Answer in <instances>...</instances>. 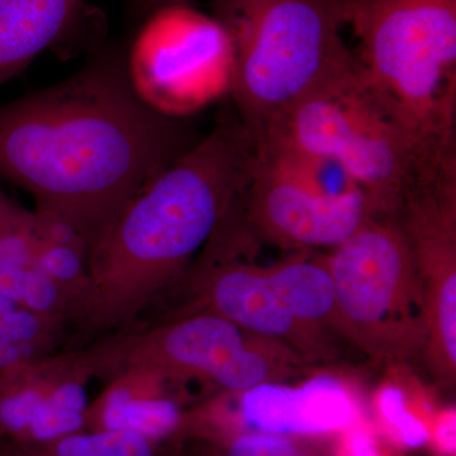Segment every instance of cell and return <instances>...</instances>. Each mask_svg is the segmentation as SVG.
Here are the masks:
<instances>
[{
	"instance_id": "1",
	"label": "cell",
	"mask_w": 456,
	"mask_h": 456,
	"mask_svg": "<svg viewBox=\"0 0 456 456\" xmlns=\"http://www.w3.org/2000/svg\"><path fill=\"white\" fill-rule=\"evenodd\" d=\"M118 47L70 77L0 106V179L35 211L71 224L90 246L156 175L202 134L141 101Z\"/></svg>"
},
{
	"instance_id": "2",
	"label": "cell",
	"mask_w": 456,
	"mask_h": 456,
	"mask_svg": "<svg viewBox=\"0 0 456 456\" xmlns=\"http://www.w3.org/2000/svg\"><path fill=\"white\" fill-rule=\"evenodd\" d=\"M257 145L232 103L208 134L156 175L90 246L79 341L130 329L185 274L253 178Z\"/></svg>"
},
{
	"instance_id": "3",
	"label": "cell",
	"mask_w": 456,
	"mask_h": 456,
	"mask_svg": "<svg viewBox=\"0 0 456 456\" xmlns=\"http://www.w3.org/2000/svg\"><path fill=\"white\" fill-rule=\"evenodd\" d=\"M359 69L421 165L456 155V0H346Z\"/></svg>"
},
{
	"instance_id": "4",
	"label": "cell",
	"mask_w": 456,
	"mask_h": 456,
	"mask_svg": "<svg viewBox=\"0 0 456 456\" xmlns=\"http://www.w3.org/2000/svg\"><path fill=\"white\" fill-rule=\"evenodd\" d=\"M232 50L231 103L255 141L354 55L346 0H212Z\"/></svg>"
},
{
	"instance_id": "5",
	"label": "cell",
	"mask_w": 456,
	"mask_h": 456,
	"mask_svg": "<svg viewBox=\"0 0 456 456\" xmlns=\"http://www.w3.org/2000/svg\"><path fill=\"white\" fill-rule=\"evenodd\" d=\"M255 142L336 167L368 197L377 216L395 215L421 167L365 82L355 51Z\"/></svg>"
},
{
	"instance_id": "6",
	"label": "cell",
	"mask_w": 456,
	"mask_h": 456,
	"mask_svg": "<svg viewBox=\"0 0 456 456\" xmlns=\"http://www.w3.org/2000/svg\"><path fill=\"white\" fill-rule=\"evenodd\" d=\"M83 347L102 380L123 368L146 365L187 386L206 384L222 392L283 383L310 364L283 342L250 334L208 314L141 323Z\"/></svg>"
},
{
	"instance_id": "7",
	"label": "cell",
	"mask_w": 456,
	"mask_h": 456,
	"mask_svg": "<svg viewBox=\"0 0 456 456\" xmlns=\"http://www.w3.org/2000/svg\"><path fill=\"white\" fill-rule=\"evenodd\" d=\"M341 335L371 358L399 365L428 345L421 281L395 216L368 218L323 255Z\"/></svg>"
},
{
	"instance_id": "8",
	"label": "cell",
	"mask_w": 456,
	"mask_h": 456,
	"mask_svg": "<svg viewBox=\"0 0 456 456\" xmlns=\"http://www.w3.org/2000/svg\"><path fill=\"white\" fill-rule=\"evenodd\" d=\"M126 61L132 88L164 116L189 118L230 93V38L215 17L187 2L150 13Z\"/></svg>"
},
{
	"instance_id": "9",
	"label": "cell",
	"mask_w": 456,
	"mask_h": 456,
	"mask_svg": "<svg viewBox=\"0 0 456 456\" xmlns=\"http://www.w3.org/2000/svg\"><path fill=\"white\" fill-rule=\"evenodd\" d=\"M406 236L424 296L432 373L456 378V158L419 170L395 215Z\"/></svg>"
},
{
	"instance_id": "10",
	"label": "cell",
	"mask_w": 456,
	"mask_h": 456,
	"mask_svg": "<svg viewBox=\"0 0 456 456\" xmlns=\"http://www.w3.org/2000/svg\"><path fill=\"white\" fill-rule=\"evenodd\" d=\"M244 251L204 248L196 263L163 294H178V305L151 322L188 314H215L250 334L283 342L310 364L334 359L329 334L294 317L275 289L268 266L242 261L240 255Z\"/></svg>"
},
{
	"instance_id": "11",
	"label": "cell",
	"mask_w": 456,
	"mask_h": 456,
	"mask_svg": "<svg viewBox=\"0 0 456 456\" xmlns=\"http://www.w3.org/2000/svg\"><path fill=\"white\" fill-rule=\"evenodd\" d=\"M232 211L254 240L296 253L334 248L377 216L368 197L354 185L317 188L259 159Z\"/></svg>"
},
{
	"instance_id": "12",
	"label": "cell",
	"mask_w": 456,
	"mask_h": 456,
	"mask_svg": "<svg viewBox=\"0 0 456 456\" xmlns=\"http://www.w3.org/2000/svg\"><path fill=\"white\" fill-rule=\"evenodd\" d=\"M217 401L241 425V431L285 435H325L349 428L362 411L340 378L318 374L301 386L265 383L244 392H227Z\"/></svg>"
},
{
	"instance_id": "13",
	"label": "cell",
	"mask_w": 456,
	"mask_h": 456,
	"mask_svg": "<svg viewBox=\"0 0 456 456\" xmlns=\"http://www.w3.org/2000/svg\"><path fill=\"white\" fill-rule=\"evenodd\" d=\"M95 379L86 347L26 360L0 370V434L17 439L50 408L86 413V388Z\"/></svg>"
},
{
	"instance_id": "14",
	"label": "cell",
	"mask_w": 456,
	"mask_h": 456,
	"mask_svg": "<svg viewBox=\"0 0 456 456\" xmlns=\"http://www.w3.org/2000/svg\"><path fill=\"white\" fill-rule=\"evenodd\" d=\"M187 388L159 369L146 365L123 368L106 387L86 416L97 417L99 430L134 432L146 440L163 439L178 430L182 412L175 393ZM97 430V431H99Z\"/></svg>"
},
{
	"instance_id": "15",
	"label": "cell",
	"mask_w": 456,
	"mask_h": 456,
	"mask_svg": "<svg viewBox=\"0 0 456 456\" xmlns=\"http://www.w3.org/2000/svg\"><path fill=\"white\" fill-rule=\"evenodd\" d=\"M89 0H0V86L70 31Z\"/></svg>"
},
{
	"instance_id": "16",
	"label": "cell",
	"mask_w": 456,
	"mask_h": 456,
	"mask_svg": "<svg viewBox=\"0 0 456 456\" xmlns=\"http://www.w3.org/2000/svg\"><path fill=\"white\" fill-rule=\"evenodd\" d=\"M275 289L294 317L305 325L329 334L341 335V320L331 275L323 255L298 251L268 265Z\"/></svg>"
},
{
	"instance_id": "17",
	"label": "cell",
	"mask_w": 456,
	"mask_h": 456,
	"mask_svg": "<svg viewBox=\"0 0 456 456\" xmlns=\"http://www.w3.org/2000/svg\"><path fill=\"white\" fill-rule=\"evenodd\" d=\"M374 411L379 430L397 448L419 449L428 443V421L435 408L421 395H408L398 380L380 386Z\"/></svg>"
},
{
	"instance_id": "18",
	"label": "cell",
	"mask_w": 456,
	"mask_h": 456,
	"mask_svg": "<svg viewBox=\"0 0 456 456\" xmlns=\"http://www.w3.org/2000/svg\"><path fill=\"white\" fill-rule=\"evenodd\" d=\"M55 456H154L150 441L134 432L99 430L56 441Z\"/></svg>"
},
{
	"instance_id": "19",
	"label": "cell",
	"mask_w": 456,
	"mask_h": 456,
	"mask_svg": "<svg viewBox=\"0 0 456 456\" xmlns=\"http://www.w3.org/2000/svg\"><path fill=\"white\" fill-rule=\"evenodd\" d=\"M20 307L69 326L73 317V298L61 285L35 265L27 269Z\"/></svg>"
},
{
	"instance_id": "20",
	"label": "cell",
	"mask_w": 456,
	"mask_h": 456,
	"mask_svg": "<svg viewBox=\"0 0 456 456\" xmlns=\"http://www.w3.org/2000/svg\"><path fill=\"white\" fill-rule=\"evenodd\" d=\"M224 456H308L297 441L269 432H235L228 439Z\"/></svg>"
},
{
	"instance_id": "21",
	"label": "cell",
	"mask_w": 456,
	"mask_h": 456,
	"mask_svg": "<svg viewBox=\"0 0 456 456\" xmlns=\"http://www.w3.org/2000/svg\"><path fill=\"white\" fill-rule=\"evenodd\" d=\"M25 310L0 296V370L17 364L25 355L22 345L14 338L22 331Z\"/></svg>"
},
{
	"instance_id": "22",
	"label": "cell",
	"mask_w": 456,
	"mask_h": 456,
	"mask_svg": "<svg viewBox=\"0 0 456 456\" xmlns=\"http://www.w3.org/2000/svg\"><path fill=\"white\" fill-rule=\"evenodd\" d=\"M334 456H388L370 425L360 416L340 432Z\"/></svg>"
},
{
	"instance_id": "23",
	"label": "cell",
	"mask_w": 456,
	"mask_h": 456,
	"mask_svg": "<svg viewBox=\"0 0 456 456\" xmlns=\"http://www.w3.org/2000/svg\"><path fill=\"white\" fill-rule=\"evenodd\" d=\"M428 443L439 456L456 455V412L454 407L435 410L428 422Z\"/></svg>"
},
{
	"instance_id": "24",
	"label": "cell",
	"mask_w": 456,
	"mask_h": 456,
	"mask_svg": "<svg viewBox=\"0 0 456 456\" xmlns=\"http://www.w3.org/2000/svg\"><path fill=\"white\" fill-rule=\"evenodd\" d=\"M23 211V207L13 202L8 196L0 191V231L8 226L14 218Z\"/></svg>"
},
{
	"instance_id": "25",
	"label": "cell",
	"mask_w": 456,
	"mask_h": 456,
	"mask_svg": "<svg viewBox=\"0 0 456 456\" xmlns=\"http://www.w3.org/2000/svg\"><path fill=\"white\" fill-rule=\"evenodd\" d=\"M182 2H187V0H131V9L137 17L146 18L158 8Z\"/></svg>"
}]
</instances>
